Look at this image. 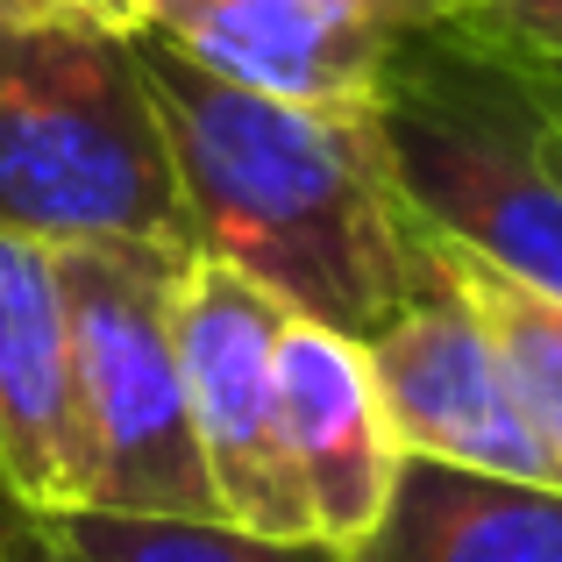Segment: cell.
Listing matches in <instances>:
<instances>
[{
	"mask_svg": "<svg viewBox=\"0 0 562 562\" xmlns=\"http://www.w3.org/2000/svg\"><path fill=\"white\" fill-rule=\"evenodd\" d=\"M171 143L186 249L243 271L285 314L371 335L427 278V243L392 192L363 108L271 100L136 29Z\"/></svg>",
	"mask_w": 562,
	"mask_h": 562,
	"instance_id": "obj_1",
	"label": "cell"
},
{
	"mask_svg": "<svg viewBox=\"0 0 562 562\" xmlns=\"http://www.w3.org/2000/svg\"><path fill=\"white\" fill-rule=\"evenodd\" d=\"M363 114L420 228L562 300V93L549 71L441 14L384 43Z\"/></svg>",
	"mask_w": 562,
	"mask_h": 562,
	"instance_id": "obj_2",
	"label": "cell"
},
{
	"mask_svg": "<svg viewBox=\"0 0 562 562\" xmlns=\"http://www.w3.org/2000/svg\"><path fill=\"white\" fill-rule=\"evenodd\" d=\"M0 228L36 243H179L186 206L136 29L0 14Z\"/></svg>",
	"mask_w": 562,
	"mask_h": 562,
	"instance_id": "obj_3",
	"label": "cell"
},
{
	"mask_svg": "<svg viewBox=\"0 0 562 562\" xmlns=\"http://www.w3.org/2000/svg\"><path fill=\"white\" fill-rule=\"evenodd\" d=\"M79 506L221 520L179 363V243H65Z\"/></svg>",
	"mask_w": 562,
	"mask_h": 562,
	"instance_id": "obj_4",
	"label": "cell"
},
{
	"mask_svg": "<svg viewBox=\"0 0 562 562\" xmlns=\"http://www.w3.org/2000/svg\"><path fill=\"white\" fill-rule=\"evenodd\" d=\"M285 321L292 314L263 285L186 249L179 363L192 441H200L221 520L263 541H321L300 470L285 456V427H278V335H285Z\"/></svg>",
	"mask_w": 562,
	"mask_h": 562,
	"instance_id": "obj_5",
	"label": "cell"
},
{
	"mask_svg": "<svg viewBox=\"0 0 562 562\" xmlns=\"http://www.w3.org/2000/svg\"><path fill=\"white\" fill-rule=\"evenodd\" d=\"M363 363H371L378 413L398 456H435V463L549 484V463H541V441L527 427L506 357H498L484 314L470 306V292L456 285V271L441 263L435 243H427L420 292L398 300L363 335Z\"/></svg>",
	"mask_w": 562,
	"mask_h": 562,
	"instance_id": "obj_6",
	"label": "cell"
},
{
	"mask_svg": "<svg viewBox=\"0 0 562 562\" xmlns=\"http://www.w3.org/2000/svg\"><path fill=\"white\" fill-rule=\"evenodd\" d=\"M0 506H79L65 271H57V243L14 228H0Z\"/></svg>",
	"mask_w": 562,
	"mask_h": 562,
	"instance_id": "obj_7",
	"label": "cell"
},
{
	"mask_svg": "<svg viewBox=\"0 0 562 562\" xmlns=\"http://www.w3.org/2000/svg\"><path fill=\"white\" fill-rule=\"evenodd\" d=\"M136 29L249 93L306 108H363L392 43L349 0H150Z\"/></svg>",
	"mask_w": 562,
	"mask_h": 562,
	"instance_id": "obj_8",
	"label": "cell"
},
{
	"mask_svg": "<svg viewBox=\"0 0 562 562\" xmlns=\"http://www.w3.org/2000/svg\"><path fill=\"white\" fill-rule=\"evenodd\" d=\"M278 427H285V456L300 470L314 535L328 549H349L378 520L384 484L398 470L357 335L300 314L285 321V335H278Z\"/></svg>",
	"mask_w": 562,
	"mask_h": 562,
	"instance_id": "obj_9",
	"label": "cell"
},
{
	"mask_svg": "<svg viewBox=\"0 0 562 562\" xmlns=\"http://www.w3.org/2000/svg\"><path fill=\"white\" fill-rule=\"evenodd\" d=\"M342 562H562V484L398 456Z\"/></svg>",
	"mask_w": 562,
	"mask_h": 562,
	"instance_id": "obj_10",
	"label": "cell"
},
{
	"mask_svg": "<svg viewBox=\"0 0 562 562\" xmlns=\"http://www.w3.org/2000/svg\"><path fill=\"white\" fill-rule=\"evenodd\" d=\"M427 243L441 249L456 285H463L470 306L484 314V328H492L498 357H506V371H513V392H520V406H527V427H535V441H541L549 484H562V300L520 285V278H506V271H492V263H477L470 249L441 243L435 228H427Z\"/></svg>",
	"mask_w": 562,
	"mask_h": 562,
	"instance_id": "obj_11",
	"label": "cell"
},
{
	"mask_svg": "<svg viewBox=\"0 0 562 562\" xmlns=\"http://www.w3.org/2000/svg\"><path fill=\"white\" fill-rule=\"evenodd\" d=\"M456 22L562 79V0H456Z\"/></svg>",
	"mask_w": 562,
	"mask_h": 562,
	"instance_id": "obj_12",
	"label": "cell"
},
{
	"mask_svg": "<svg viewBox=\"0 0 562 562\" xmlns=\"http://www.w3.org/2000/svg\"><path fill=\"white\" fill-rule=\"evenodd\" d=\"M349 8L371 14L392 36H406V29H427V22H441V14H456V0H349Z\"/></svg>",
	"mask_w": 562,
	"mask_h": 562,
	"instance_id": "obj_13",
	"label": "cell"
},
{
	"mask_svg": "<svg viewBox=\"0 0 562 562\" xmlns=\"http://www.w3.org/2000/svg\"><path fill=\"white\" fill-rule=\"evenodd\" d=\"M57 14H86V22H108V29H136L150 0H50Z\"/></svg>",
	"mask_w": 562,
	"mask_h": 562,
	"instance_id": "obj_14",
	"label": "cell"
},
{
	"mask_svg": "<svg viewBox=\"0 0 562 562\" xmlns=\"http://www.w3.org/2000/svg\"><path fill=\"white\" fill-rule=\"evenodd\" d=\"M0 14H57L50 0H0Z\"/></svg>",
	"mask_w": 562,
	"mask_h": 562,
	"instance_id": "obj_15",
	"label": "cell"
},
{
	"mask_svg": "<svg viewBox=\"0 0 562 562\" xmlns=\"http://www.w3.org/2000/svg\"><path fill=\"white\" fill-rule=\"evenodd\" d=\"M549 79H555V71H549ZM555 93H562V79H555Z\"/></svg>",
	"mask_w": 562,
	"mask_h": 562,
	"instance_id": "obj_16",
	"label": "cell"
}]
</instances>
